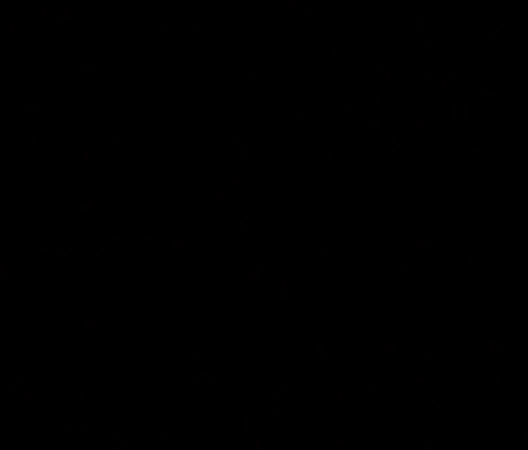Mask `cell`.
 <instances>
[]
</instances>
